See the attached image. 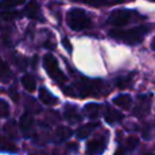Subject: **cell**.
<instances>
[{
	"instance_id": "cell-11",
	"label": "cell",
	"mask_w": 155,
	"mask_h": 155,
	"mask_svg": "<svg viewBox=\"0 0 155 155\" xmlns=\"http://www.w3.org/2000/svg\"><path fill=\"white\" fill-rule=\"evenodd\" d=\"M64 117L71 122V124H75V122H79L81 120V116L79 115L76 108L74 105H67L65 109H64Z\"/></svg>"
},
{
	"instance_id": "cell-23",
	"label": "cell",
	"mask_w": 155,
	"mask_h": 155,
	"mask_svg": "<svg viewBox=\"0 0 155 155\" xmlns=\"http://www.w3.org/2000/svg\"><path fill=\"white\" fill-rule=\"evenodd\" d=\"M10 115L8 103L4 99H0V117H7Z\"/></svg>"
},
{
	"instance_id": "cell-16",
	"label": "cell",
	"mask_w": 155,
	"mask_h": 155,
	"mask_svg": "<svg viewBox=\"0 0 155 155\" xmlns=\"http://www.w3.org/2000/svg\"><path fill=\"white\" fill-rule=\"evenodd\" d=\"M21 82H22L23 87H24L27 91H29V92H33V91H35V88H36V81H35V79H34L31 75H29V74L23 75Z\"/></svg>"
},
{
	"instance_id": "cell-15",
	"label": "cell",
	"mask_w": 155,
	"mask_h": 155,
	"mask_svg": "<svg viewBox=\"0 0 155 155\" xmlns=\"http://www.w3.org/2000/svg\"><path fill=\"white\" fill-rule=\"evenodd\" d=\"M0 150L6 151V153H16L17 147L11 139H8L4 136H0Z\"/></svg>"
},
{
	"instance_id": "cell-13",
	"label": "cell",
	"mask_w": 155,
	"mask_h": 155,
	"mask_svg": "<svg viewBox=\"0 0 155 155\" xmlns=\"http://www.w3.org/2000/svg\"><path fill=\"white\" fill-rule=\"evenodd\" d=\"M149 108H150V102H149V99H148L147 97L142 96V97L139 98V103H138V107H136V109H134V114L142 117L143 115L148 114V111H149Z\"/></svg>"
},
{
	"instance_id": "cell-5",
	"label": "cell",
	"mask_w": 155,
	"mask_h": 155,
	"mask_svg": "<svg viewBox=\"0 0 155 155\" xmlns=\"http://www.w3.org/2000/svg\"><path fill=\"white\" fill-rule=\"evenodd\" d=\"M109 23L114 27H124L131 19V12L127 10H115L109 16Z\"/></svg>"
},
{
	"instance_id": "cell-25",
	"label": "cell",
	"mask_w": 155,
	"mask_h": 155,
	"mask_svg": "<svg viewBox=\"0 0 155 155\" xmlns=\"http://www.w3.org/2000/svg\"><path fill=\"white\" fill-rule=\"evenodd\" d=\"M17 16H18V13H17L16 11H8V10L4 11L2 15H1L2 19H5V21H12V19H15Z\"/></svg>"
},
{
	"instance_id": "cell-27",
	"label": "cell",
	"mask_w": 155,
	"mask_h": 155,
	"mask_svg": "<svg viewBox=\"0 0 155 155\" xmlns=\"http://www.w3.org/2000/svg\"><path fill=\"white\" fill-rule=\"evenodd\" d=\"M149 1H154V0H149Z\"/></svg>"
},
{
	"instance_id": "cell-3",
	"label": "cell",
	"mask_w": 155,
	"mask_h": 155,
	"mask_svg": "<svg viewBox=\"0 0 155 155\" xmlns=\"http://www.w3.org/2000/svg\"><path fill=\"white\" fill-rule=\"evenodd\" d=\"M42 64H44V68H45L46 73L51 76V79H52L53 81H56L57 84H63V82H65L67 78H65V75L62 73V70L59 69L56 58H54L51 53H46V54L44 56Z\"/></svg>"
},
{
	"instance_id": "cell-12",
	"label": "cell",
	"mask_w": 155,
	"mask_h": 155,
	"mask_svg": "<svg viewBox=\"0 0 155 155\" xmlns=\"http://www.w3.org/2000/svg\"><path fill=\"white\" fill-rule=\"evenodd\" d=\"M71 133L73 132H71V130L69 127H67V126H58L56 128V131H54L53 138H54L56 142H63V140L68 139L71 136Z\"/></svg>"
},
{
	"instance_id": "cell-2",
	"label": "cell",
	"mask_w": 155,
	"mask_h": 155,
	"mask_svg": "<svg viewBox=\"0 0 155 155\" xmlns=\"http://www.w3.org/2000/svg\"><path fill=\"white\" fill-rule=\"evenodd\" d=\"M67 23L73 30H84L91 25V19L84 10L71 8L67 13Z\"/></svg>"
},
{
	"instance_id": "cell-10",
	"label": "cell",
	"mask_w": 155,
	"mask_h": 155,
	"mask_svg": "<svg viewBox=\"0 0 155 155\" xmlns=\"http://www.w3.org/2000/svg\"><path fill=\"white\" fill-rule=\"evenodd\" d=\"M98 126L97 122H88V124H85L82 126H80L76 131V136L80 138V139H84V138H87V136H90L92 133V131Z\"/></svg>"
},
{
	"instance_id": "cell-18",
	"label": "cell",
	"mask_w": 155,
	"mask_h": 155,
	"mask_svg": "<svg viewBox=\"0 0 155 155\" xmlns=\"http://www.w3.org/2000/svg\"><path fill=\"white\" fill-rule=\"evenodd\" d=\"M24 13H25L28 17H30V18H36L38 15H39V5L36 4V1H34V0L30 1V2L27 5V7H25Z\"/></svg>"
},
{
	"instance_id": "cell-22",
	"label": "cell",
	"mask_w": 155,
	"mask_h": 155,
	"mask_svg": "<svg viewBox=\"0 0 155 155\" xmlns=\"http://www.w3.org/2000/svg\"><path fill=\"white\" fill-rule=\"evenodd\" d=\"M4 130H5V132H6L10 137H16V136H17V130H18V127L16 126V124H15L13 121H11V122H7V124L5 125Z\"/></svg>"
},
{
	"instance_id": "cell-1",
	"label": "cell",
	"mask_w": 155,
	"mask_h": 155,
	"mask_svg": "<svg viewBox=\"0 0 155 155\" xmlns=\"http://www.w3.org/2000/svg\"><path fill=\"white\" fill-rule=\"evenodd\" d=\"M149 31V28L145 25L142 27H136L132 29H127V30H121V29H113L110 31V36L117 41L125 42V44H138L143 40V38L145 36V34Z\"/></svg>"
},
{
	"instance_id": "cell-14",
	"label": "cell",
	"mask_w": 155,
	"mask_h": 155,
	"mask_svg": "<svg viewBox=\"0 0 155 155\" xmlns=\"http://www.w3.org/2000/svg\"><path fill=\"white\" fill-rule=\"evenodd\" d=\"M113 103L122 109H130L132 105V98L128 94H120L113 99Z\"/></svg>"
},
{
	"instance_id": "cell-6",
	"label": "cell",
	"mask_w": 155,
	"mask_h": 155,
	"mask_svg": "<svg viewBox=\"0 0 155 155\" xmlns=\"http://www.w3.org/2000/svg\"><path fill=\"white\" fill-rule=\"evenodd\" d=\"M107 140L105 138L91 139L86 145V155H101L105 150Z\"/></svg>"
},
{
	"instance_id": "cell-28",
	"label": "cell",
	"mask_w": 155,
	"mask_h": 155,
	"mask_svg": "<svg viewBox=\"0 0 155 155\" xmlns=\"http://www.w3.org/2000/svg\"><path fill=\"white\" fill-rule=\"evenodd\" d=\"M148 155H151V154H148Z\"/></svg>"
},
{
	"instance_id": "cell-9",
	"label": "cell",
	"mask_w": 155,
	"mask_h": 155,
	"mask_svg": "<svg viewBox=\"0 0 155 155\" xmlns=\"http://www.w3.org/2000/svg\"><path fill=\"white\" fill-rule=\"evenodd\" d=\"M104 119H105L107 122L114 124V122L121 121L124 119V115L120 111H117V110H115V109H113L110 107H107V109L104 111Z\"/></svg>"
},
{
	"instance_id": "cell-21",
	"label": "cell",
	"mask_w": 155,
	"mask_h": 155,
	"mask_svg": "<svg viewBox=\"0 0 155 155\" xmlns=\"http://www.w3.org/2000/svg\"><path fill=\"white\" fill-rule=\"evenodd\" d=\"M75 2H82L86 4L88 6H93V7H101V6H105L108 4L107 0H73Z\"/></svg>"
},
{
	"instance_id": "cell-26",
	"label": "cell",
	"mask_w": 155,
	"mask_h": 155,
	"mask_svg": "<svg viewBox=\"0 0 155 155\" xmlns=\"http://www.w3.org/2000/svg\"><path fill=\"white\" fill-rule=\"evenodd\" d=\"M114 155H125V151H124L122 148H117V149L115 150V154H114Z\"/></svg>"
},
{
	"instance_id": "cell-8",
	"label": "cell",
	"mask_w": 155,
	"mask_h": 155,
	"mask_svg": "<svg viewBox=\"0 0 155 155\" xmlns=\"http://www.w3.org/2000/svg\"><path fill=\"white\" fill-rule=\"evenodd\" d=\"M33 125H34V119H33L31 114L30 113H24L19 119V128L24 133H28L29 131H31Z\"/></svg>"
},
{
	"instance_id": "cell-4",
	"label": "cell",
	"mask_w": 155,
	"mask_h": 155,
	"mask_svg": "<svg viewBox=\"0 0 155 155\" xmlns=\"http://www.w3.org/2000/svg\"><path fill=\"white\" fill-rule=\"evenodd\" d=\"M75 88H76L78 94L81 98H85L88 96H96V94H99L102 90V82L98 80L96 81V80L81 79L79 82L75 84Z\"/></svg>"
},
{
	"instance_id": "cell-17",
	"label": "cell",
	"mask_w": 155,
	"mask_h": 155,
	"mask_svg": "<svg viewBox=\"0 0 155 155\" xmlns=\"http://www.w3.org/2000/svg\"><path fill=\"white\" fill-rule=\"evenodd\" d=\"M86 115L91 119H97L98 115H99V110H101V107L98 104H94V103H91V104H87L85 105L84 108Z\"/></svg>"
},
{
	"instance_id": "cell-7",
	"label": "cell",
	"mask_w": 155,
	"mask_h": 155,
	"mask_svg": "<svg viewBox=\"0 0 155 155\" xmlns=\"http://www.w3.org/2000/svg\"><path fill=\"white\" fill-rule=\"evenodd\" d=\"M39 99L46 105H54L58 103V99L50 91H47L45 87H41L39 90Z\"/></svg>"
},
{
	"instance_id": "cell-19",
	"label": "cell",
	"mask_w": 155,
	"mask_h": 155,
	"mask_svg": "<svg viewBox=\"0 0 155 155\" xmlns=\"http://www.w3.org/2000/svg\"><path fill=\"white\" fill-rule=\"evenodd\" d=\"M10 76H11V70L8 65L4 61H0V81L6 82L10 79Z\"/></svg>"
},
{
	"instance_id": "cell-20",
	"label": "cell",
	"mask_w": 155,
	"mask_h": 155,
	"mask_svg": "<svg viewBox=\"0 0 155 155\" xmlns=\"http://www.w3.org/2000/svg\"><path fill=\"white\" fill-rule=\"evenodd\" d=\"M25 0H0V8L1 10H10L18 5H22Z\"/></svg>"
},
{
	"instance_id": "cell-24",
	"label": "cell",
	"mask_w": 155,
	"mask_h": 155,
	"mask_svg": "<svg viewBox=\"0 0 155 155\" xmlns=\"http://www.w3.org/2000/svg\"><path fill=\"white\" fill-rule=\"evenodd\" d=\"M137 145H138V138H137L136 136H130V137L126 139L125 147H126L127 150H133Z\"/></svg>"
}]
</instances>
